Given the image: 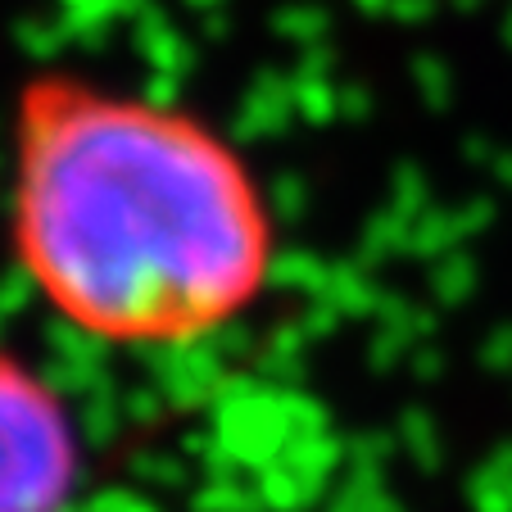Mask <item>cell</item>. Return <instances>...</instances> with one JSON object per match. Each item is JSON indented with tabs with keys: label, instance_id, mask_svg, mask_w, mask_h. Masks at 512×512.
<instances>
[{
	"label": "cell",
	"instance_id": "1",
	"mask_svg": "<svg viewBox=\"0 0 512 512\" xmlns=\"http://www.w3.org/2000/svg\"><path fill=\"white\" fill-rule=\"evenodd\" d=\"M10 241L23 277L109 345H191L254 309L272 218L204 118L73 73L19 91Z\"/></svg>",
	"mask_w": 512,
	"mask_h": 512
},
{
	"label": "cell",
	"instance_id": "2",
	"mask_svg": "<svg viewBox=\"0 0 512 512\" xmlns=\"http://www.w3.org/2000/svg\"><path fill=\"white\" fill-rule=\"evenodd\" d=\"M82 445L59 390L0 345V512H64Z\"/></svg>",
	"mask_w": 512,
	"mask_h": 512
}]
</instances>
